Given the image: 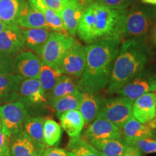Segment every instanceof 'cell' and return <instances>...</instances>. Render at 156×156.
<instances>
[{
    "mask_svg": "<svg viewBox=\"0 0 156 156\" xmlns=\"http://www.w3.org/2000/svg\"><path fill=\"white\" fill-rule=\"evenodd\" d=\"M66 1H69V0H66Z\"/></svg>",
    "mask_w": 156,
    "mask_h": 156,
    "instance_id": "cell-47",
    "label": "cell"
},
{
    "mask_svg": "<svg viewBox=\"0 0 156 156\" xmlns=\"http://www.w3.org/2000/svg\"><path fill=\"white\" fill-rule=\"evenodd\" d=\"M25 46L22 30L17 25H12L0 33V51L12 56Z\"/></svg>",
    "mask_w": 156,
    "mask_h": 156,
    "instance_id": "cell-16",
    "label": "cell"
},
{
    "mask_svg": "<svg viewBox=\"0 0 156 156\" xmlns=\"http://www.w3.org/2000/svg\"><path fill=\"white\" fill-rule=\"evenodd\" d=\"M132 103L133 101L122 96L101 99L98 115L121 128L132 116Z\"/></svg>",
    "mask_w": 156,
    "mask_h": 156,
    "instance_id": "cell-7",
    "label": "cell"
},
{
    "mask_svg": "<svg viewBox=\"0 0 156 156\" xmlns=\"http://www.w3.org/2000/svg\"><path fill=\"white\" fill-rule=\"evenodd\" d=\"M27 0H0V20L9 25H17L23 5Z\"/></svg>",
    "mask_w": 156,
    "mask_h": 156,
    "instance_id": "cell-24",
    "label": "cell"
},
{
    "mask_svg": "<svg viewBox=\"0 0 156 156\" xmlns=\"http://www.w3.org/2000/svg\"><path fill=\"white\" fill-rule=\"evenodd\" d=\"M155 116H156V99H155Z\"/></svg>",
    "mask_w": 156,
    "mask_h": 156,
    "instance_id": "cell-45",
    "label": "cell"
},
{
    "mask_svg": "<svg viewBox=\"0 0 156 156\" xmlns=\"http://www.w3.org/2000/svg\"><path fill=\"white\" fill-rule=\"evenodd\" d=\"M62 75V73L60 70L50 67L44 63L41 64L38 79L40 81L46 97L54 88Z\"/></svg>",
    "mask_w": 156,
    "mask_h": 156,
    "instance_id": "cell-29",
    "label": "cell"
},
{
    "mask_svg": "<svg viewBox=\"0 0 156 156\" xmlns=\"http://www.w3.org/2000/svg\"><path fill=\"white\" fill-rule=\"evenodd\" d=\"M2 130V119L1 116H0V131Z\"/></svg>",
    "mask_w": 156,
    "mask_h": 156,
    "instance_id": "cell-43",
    "label": "cell"
},
{
    "mask_svg": "<svg viewBox=\"0 0 156 156\" xmlns=\"http://www.w3.org/2000/svg\"><path fill=\"white\" fill-rule=\"evenodd\" d=\"M22 33L25 46L38 55L51 32L49 28H29Z\"/></svg>",
    "mask_w": 156,
    "mask_h": 156,
    "instance_id": "cell-23",
    "label": "cell"
},
{
    "mask_svg": "<svg viewBox=\"0 0 156 156\" xmlns=\"http://www.w3.org/2000/svg\"><path fill=\"white\" fill-rule=\"evenodd\" d=\"M126 11L94 1L84 9L77 26L78 37L89 45L107 37L121 36Z\"/></svg>",
    "mask_w": 156,
    "mask_h": 156,
    "instance_id": "cell-3",
    "label": "cell"
},
{
    "mask_svg": "<svg viewBox=\"0 0 156 156\" xmlns=\"http://www.w3.org/2000/svg\"><path fill=\"white\" fill-rule=\"evenodd\" d=\"M37 9L41 7H46L60 14L67 1L66 0H28Z\"/></svg>",
    "mask_w": 156,
    "mask_h": 156,
    "instance_id": "cell-32",
    "label": "cell"
},
{
    "mask_svg": "<svg viewBox=\"0 0 156 156\" xmlns=\"http://www.w3.org/2000/svg\"><path fill=\"white\" fill-rule=\"evenodd\" d=\"M147 125L149 126L151 129H156V116H155V118L153 119L151 122H149L147 124H146Z\"/></svg>",
    "mask_w": 156,
    "mask_h": 156,
    "instance_id": "cell-40",
    "label": "cell"
},
{
    "mask_svg": "<svg viewBox=\"0 0 156 156\" xmlns=\"http://www.w3.org/2000/svg\"><path fill=\"white\" fill-rule=\"evenodd\" d=\"M124 156H142L140 151L134 147H132L131 145H128L126 147L125 153L124 154Z\"/></svg>",
    "mask_w": 156,
    "mask_h": 156,
    "instance_id": "cell-38",
    "label": "cell"
},
{
    "mask_svg": "<svg viewBox=\"0 0 156 156\" xmlns=\"http://www.w3.org/2000/svg\"><path fill=\"white\" fill-rule=\"evenodd\" d=\"M0 154L10 156V136L0 131Z\"/></svg>",
    "mask_w": 156,
    "mask_h": 156,
    "instance_id": "cell-36",
    "label": "cell"
},
{
    "mask_svg": "<svg viewBox=\"0 0 156 156\" xmlns=\"http://www.w3.org/2000/svg\"><path fill=\"white\" fill-rule=\"evenodd\" d=\"M42 156H70L69 152L66 150L58 147H47L44 151Z\"/></svg>",
    "mask_w": 156,
    "mask_h": 156,
    "instance_id": "cell-37",
    "label": "cell"
},
{
    "mask_svg": "<svg viewBox=\"0 0 156 156\" xmlns=\"http://www.w3.org/2000/svg\"><path fill=\"white\" fill-rule=\"evenodd\" d=\"M155 9H156V7H155Z\"/></svg>",
    "mask_w": 156,
    "mask_h": 156,
    "instance_id": "cell-48",
    "label": "cell"
},
{
    "mask_svg": "<svg viewBox=\"0 0 156 156\" xmlns=\"http://www.w3.org/2000/svg\"><path fill=\"white\" fill-rule=\"evenodd\" d=\"M30 107L43 106L48 103L40 81L37 78L24 79L19 87V100Z\"/></svg>",
    "mask_w": 156,
    "mask_h": 156,
    "instance_id": "cell-10",
    "label": "cell"
},
{
    "mask_svg": "<svg viewBox=\"0 0 156 156\" xmlns=\"http://www.w3.org/2000/svg\"><path fill=\"white\" fill-rule=\"evenodd\" d=\"M62 126L52 119H46L44 123V138L49 147L57 145L62 137Z\"/></svg>",
    "mask_w": 156,
    "mask_h": 156,
    "instance_id": "cell-30",
    "label": "cell"
},
{
    "mask_svg": "<svg viewBox=\"0 0 156 156\" xmlns=\"http://www.w3.org/2000/svg\"><path fill=\"white\" fill-rule=\"evenodd\" d=\"M95 2L112 8L125 10L134 5L136 0H95Z\"/></svg>",
    "mask_w": 156,
    "mask_h": 156,
    "instance_id": "cell-35",
    "label": "cell"
},
{
    "mask_svg": "<svg viewBox=\"0 0 156 156\" xmlns=\"http://www.w3.org/2000/svg\"><path fill=\"white\" fill-rule=\"evenodd\" d=\"M46 148L37 144L23 130L10 136V156H42Z\"/></svg>",
    "mask_w": 156,
    "mask_h": 156,
    "instance_id": "cell-12",
    "label": "cell"
},
{
    "mask_svg": "<svg viewBox=\"0 0 156 156\" xmlns=\"http://www.w3.org/2000/svg\"><path fill=\"white\" fill-rule=\"evenodd\" d=\"M93 145L103 156H124L128 144L123 138L110 140H90Z\"/></svg>",
    "mask_w": 156,
    "mask_h": 156,
    "instance_id": "cell-22",
    "label": "cell"
},
{
    "mask_svg": "<svg viewBox=\"0 0 156 156\" xmlns=\"http://www.w3.org/2000/svg\"><path fill=\"white\" fill-rule=\"evenodd\" d=\"M153 133H154V134H155V136L156 137V129H153Z\"/></svg>",
    "mask_w": 156,
    "mask_h": 156,
    "instance_id": "cell-44",
    "label": "cell"
},
{
    "mask_svg": "<svg viewBox=\"0 0 156 156\" xmlns=\"http://www.w3.org/2000/svg\"><path fill=\"white\" fill-rule=\"evenodd\" d=\"M156 94L147 93L134 100L132 103V116L142 124H147L155 116Z\"/></svg>",
    "mask_w": 156,
    "mask_h": 156,
    "instance_id": "cell-14",
    "label": "cell"
},
{
    "mask_svg": "<svg viewBox=\"0 0 156 156\" xmlns=\"http://www.w3.org/2000/svg\"><path fill=\"white\" fill-rule=\"evenodd\" d=\"M83 98L80 106L78 110L83 115L85 125L88 126L99 114L101 99L96 94L89 93H82Z\"/></svg>",
    "mask_w": 156,
    "mask_h": 156,
    "instance_id": "cell-21",
    "label": "cell"
},
{
    "mask_svg": "<svg viewBox=\"0 0 156 156\" xmlns=\"http://www.w3.org/2000/svg\"><path fill=\"white\" fill-rule=\"evenodd\" d=\"M156 18L155 7L144 5H132L126 11L121 36L124 38L147 37Z\"/></svg>",
    "mask_w": 156,
    "mask_h": 156,
    "instance_id": "cell-4",
    "label": "cell"
},
{
    "mask_svg": "<svg viewBox=\"0 0 156 156\" xmlns=\"http://www.w3.org/2000/svg\"><path fill=\"white\" fill-rule=\"evenodd\" d=\"M86 65L85 46L80 42L75 41L73 46L64 54L59 66L62 75L80 79L83 75Z\"/></svg>",
    "mask_w": 156,
    "mask_h": 156,
    "instance_id": "cell-8",
    "label": "cell"
},
{
    "mask_svg": "<svg viewBox=\"0 0 156 156\" xmlns=\"http://www.w3.org/2000/svg\"><path fill=\"white\" fill-rule=\"evenodd\" d=\"M121 44L122 36L116 35L85 46L86 65L78 80L81 93L97 94L108 87Z\"/></svg>",
    "mask_w": 156,
    "mask_h": 156,
    "instance_id": "cell-1",
    "label": "cell"
},
{
    "mask_svg": "<svg viewBox=\"0 0 156 156\" xmlns=\"http://www.w3.org/2000/svg\"><path fill=\"white\" fill-rule=\"evenodd\" d=\"M151 57L152 51L148 44V36L128 38L121 44L108 85V94L116 93L124 85L143 73Z\"/></svg>",
    "mask_w": 156,
    "mask_h": 156,
    "instance_id": "cell-2",
    "label": "cell"
},
{
    "mask_svg": "<svg viewBox=\"0 0 156 156\" xmlns=\"http://www.w3.org/2000/svg\"><path fill=\"white\" fill-rule=\"evenodd\" d=\"M10 26H12V25H9L6 24V23H4L2 20H0V33H1L2 31L5 30V29L8 28L9 27H10Z\"/></svg>",
    "mask_w": 156,
    "mask_h": 156,
    "instance_id": "cell-41",
    "label": "cell"
},
{
    "mask_svg": "<svg viewBox=\"0 0 156 156\" xmlns=\"http://www.w3.org/2000/svg\"><path fill=\"white\" fill-rule=\"evenodd\" d=\"M142 2L145 4H147V5H156V0H142Z\"/></svg>",
    "mask_w": 156,
    "mask_h": 156,
    "instance_id": "cell-42",
    "label": "cell"
},
{
    "mask_svg": "<svg viewBox=\"0 0 156 156\" xmlns=\"http://www.w3.org/2000/svg\"><path fill=\"white\" fill-rule=\"evenodd\" d=\"M122 138L127 144L134 140L143 138H155L153 130L147 124H142L133 116L130 117L121 127Z\"/></svg>",
    "mask_w": 156,
    "mask_h": 156,
    "instance_id": "cell-19",
    "label": "cell"
},
{
    "mask_svg": "<svg viewBox=\"0 0 156 156\" xmlns=\"http://www.w3.org/2000/svg\"><path fill=\"white\" fill-rule=\"evenodd\" d=\"M15 74L14 58L0 51V75Z\"/></svg>",
    "mask_w": 156,
    "mask_h": 156,
    "instance_id": "cell-34",
    "label": "cell"
},
{
    "mask_svg": "<svg viewBox=\"0 0 156 156\" xmlns=\"http://www.w3.org/2000/svg\"><path fill=\"white\" fill-rule=\"evenodd\" d=\"M83 136L87 140L122 139L120 127L98 115L93 122L87 126Z\"/></svg>",
    "mask_w": 156,
    "mask_h": 156,
    "instance_id": "cell-9",
    "label": "cell"
},
{
    "mask_svg": "<svg viewBox=\"0 0 156 156\" xmlns=\"http://www.w3.org/2000/svg\"><path fill=\"white\" fill-rule=\"evenodd\" d=\"M66 151L70 156H103L83 136L70 138Z\"/></svg>",
    "mask_w": 156,
    "mask_h": 156,
    "instance_id": "cell-26",
    "label": "cell"
},
{
    "mask_svg": "<svg viewBox=\"0 0 156 156\" xmlns=\"http://www.w3.org/2000/svg\"><path fill=\"white\" fill-rule=\"evenodd\" d=\"M41 64V58L34 52H20L14 58L15 74L23 79H38Z\"/></svg>",
    "mask_w": 156,
    "mask_h": 156,
    "instance_id": "cell-13",
    "label": "cell"
},
{
    "mask_svg": "<svg viewBox=\"0 0 156 156\" xmlns=\"http://www.w3.org/2000/svg\"><path fill=\"white\" fill-rule=\"evenodd\" d=\"M75 41L73 36L69 34L52 31L38 56L42 63L59 70L64 54L73 46Z\"/></svg>",
    "mask_w": 156,
    "mask_h": 156,
    "instance_id": "cell-5",
    "label": "cell"
},
{
    "mask_svg": "<svg viewBox=\"0 0 156 156\" xmlns=\"http://www.w3.org/2000/svg\"><path fill=\"white\" fill-rule=\"evenodd\" d=\"M59 119L62 127L70 138L80 136L85 126V121L79 110L64 112L59 116Z\"/></svg>",
    "mask_w": 156,
    "mask_h": 156,
    "instance_id": "cell-20",
    "label": "cell"
},
{
    "mask_svg": "<svg viewBox=\"0 0 156 156\" xmlns=\"http://www.w3.org/2000/svg\"><path fill=\"white\" fill-rule=\"evenodd\" d=\"M155 90L156 78L153 76H146L142 73L117 91L116 94L134 101L145 93Z\"/></svg>",
    "mask_w": 156,
    "mask_h": 156,
    "instance_id": "cell-11",
    "label": "cell"
},
{
    "mask_svg": "<svg viewBox=\"0 0 156 156\" xmlns=\"http://www.w3.org/2000/svg\"><path fill=\"white\" fill-rule=\"evenodd\" d=\"M2 122V132L12 136L23 131L25 122L29 118L28 108L22 101H17L0 106Z\"/></svg>",
    "mask_w": 156,
    "mask_h": 156,
    "instance_id": "cell-6",
    "label": "cell"
},
{
    "mask_svg": "<svg viewBox=\"0 0 156 156\" xmlns=\"http://www.w3.org/2000/svg\"><path fill=\"white\" fill-rule=\"evenodd\" d=\"M23 80L17 74L0 75V106L19 100V87Z\"/></svg>",
    "mask_w": 156,
    "mask_h": 156,
    "instance_id": "cell-17",
    "label": "cell"
},
{
    "mask_svg": "<svg viewBox=\"0 0 156 156\" xmlns=\"http://www.w3.org/2000/svg\"><path fill=\"white\" fill-rule=\"evenodd\" d=\"M17 24L20 28L25 29L48 28L42 12L31 5L28 0L23 5Z\"/></svg>",
    "mask_w": 156,
    "mask_h": 156,
    "instance_id": "cell-18",
    "label": "cell"
},
{
    "mask_svg": "<svg viewBox=\"0 0 156 156\" xmlns=\"http://www.w3.org/2000/svg\"><path fill=\"white\" fill-rule=\"evenodd\" d=\"M151 43L154 46H156V24L154 25L151 32Z\"/></svg>",
    "mask_w": 156,
    "mask_h": 156,
    "instance_id": "cell-39",
    "label": "cell"
},
{
    "mask_svg": "<svg viewBox=\"0 0 156 156\" xmlns=\"http://www.w3.org/2000/svg\"><path fill=\"white\" fill-rule=\"evenodd\" d=\"M144 153H156V140L153 138H143L132 141L128 144Z\"/></svg>",
    "mask_w": 156,
    "mask_h": 156,
    "instance_id": "cell-33",
    "label": "cell"
},
{
    "mask_svg": "<svg viewBox=\"0 0 156 156\" xmlns=\"http://www.w3.org/2000/svg\"><path fill=\"white\" fill-rule=\"evenodd\" d=\"M38 10L42 12V14L44 15L46 24L48 25V28L50 30L67 34L63 21H62L61 16L58 13L46 7H40V8L38 9Z\"/></svg>",
    "mask_w": 156,
    "mask_h": 156,
    "instance_id": "cell-31",
    "label": "cell"
},
{
    "mask_svg": "<svg viewBox=\"0 0 156 156\" xmlns=\"http://www.w3.org/2000/svg\"><path fill=\"white\" fill-rule=\"evenodd\" d=\"M83 98V93L77 90L72 94L65 95L56 99L49 104L55 111L56 116L58 118L64 112L72 110H78L80 106Z\"/></svg>",
    "mask_w": 156,
    "mask_h": 156,
    "instance_id": "cell-27",
    "label": "cell"
},
{
    "mask_svg": "<svg viewBox=\"0 0 156 156\" xmlns=\"http://www.w3.org/2000/svg\"><path fill=\"white\" fill-rule=\"evenodd\" d=\"M78 89V81L76 79L70 76L62 75L51 91L46 95L48 103L65 95L72 94Z\"/></svg>",
    "mask_w": 156,
    "mask_h": 156,
    "instance_id": "cell-25",
    "label": "cell"
},
{
    "mask_svg": "<svg viewBox=\"0 0 156 156\" xmlns=\"http://www.w3.org/2000/svg\"><path fill=\"white\" fill-rule=\"evenodd\" d=\"M0 156H5V155H2V154H0Z\"/></svg>",
    "mask_w": 156,
    "mask_h": 156,
    "instance_id": "cell-46",
    "label": "cell"
},
{
    "mask_svg": "<svg viewBox=\"0 0 156 156\" xmlns=\"http://www.w3.org/2000/svg\"><path fill=\"white\" fill-rule=\"evenodd\" d=\"M45 119L43 117H31L25 122L23 131L37 144L47 147L44 138V123Z\"/></svg>",
    "mask_w": 156,
    "mask_h": 156,
    "instance_id": "cell-28",
    "label": "cell"
},
{
    "mask_svg": "<svg viewBox=\"0 0 156 156\" xmlns=\"http://www.w3.org/2000/svg\"><path fill=\"white\" fill-rule=\"evenodd\" d=\"M85 8L80 0H69L60 12L64 28L69 36H75L77 34L78 24Z\"/></svg>",
    "mask_w": 156,
    "mask_h": 156,
    "instance_id": "cell-15",
    "label": "cell"
}]
</instances>
